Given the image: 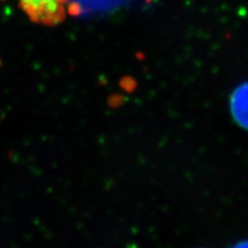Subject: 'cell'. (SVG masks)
Listing matches in <instances>:
<instances>
[{
  "mask_svg": "<svg viewBox=\"0 0 248 248\" xmlns=\"http://www.w3.org/2000/svg\"><path fill=\"white\" fill-rule=\"evenodd\" d=\"M21 10L34 23L56 25L66 17L68 0H18Z\"/></svg>",
  "mask_w": 248,
  "mask_h": 248,
  "instance_id": "obj_1",
  "label": "cell"
},
{
  "mask_svg": "<svg viewBox=\"0 0 248 248\" xmlns=\"http://www.w3.org/2000/svg\"><path fill=\"white\" fill-rule=\"evenodd\" d=\"M231 108L235 120L248 129V83L239 86L232 93Z\"/></svg>",
  "mask_w": 248,
  "mask_h": 248,
  "instance_id": "obj_2",
  "label": "cell"
},
{
  "mask_svg": "<svg viewBox=\"0 0 248 248\" xmlns=\"http://www.w3.org/2000/svg\"><path fill=\"white\" fill-rule=\"evenodd\" d=\"M232 248H248V241H243L240 242L237 245H235Z\"/></svg>",
  "mask_w": 248,
  "mask_h": 248,
  "instance_id": "obj_3",
  "label": "cell"
}]
</instances>
